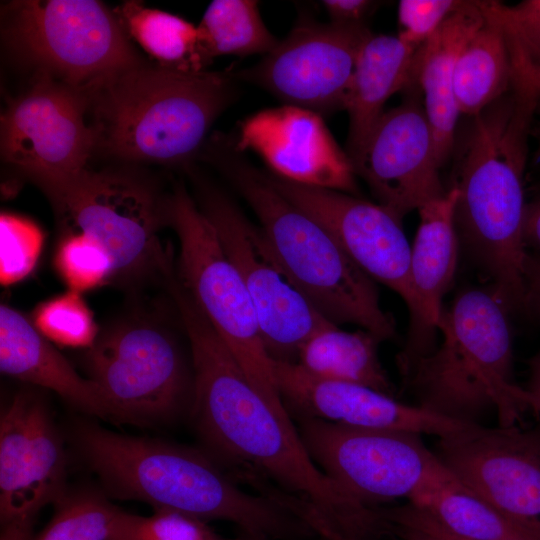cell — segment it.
Returning a JSON list of instances; mask_svg holds the SVG:
<instances>
[{"label": "cell", "instance_id": "1", "mask_svg": "<svg viewBox=\"0 0 540 540\" xmlns=\"http://www.w3.org/2000/svg\"><path fill=\"white\" fill-rule=\"evenodd\" d=\"M171 294L188 336L194 376L191 415L215 457L241 479L307 521L349 540L380 533L379 509L353 498L306 450L291 417L251 384L216 331L179 285Z\"/></svg>", "mask_w": 540, "mask_h": 540}, {"label": "cell", "instance_id": "2", "mask_svg": "<svg viewBox=\"0 0 540 540\" xmlns=\"http://www.w3.org/2000/svg\"><path fill=\"white\" fill-rule=\"evenodd\" d=\"M539 103L540 87L513 78L506 94L471 116L452 186L460 246L511 311L524 307V174Z\"/></svg>", "mask_w": 540, "mask_h": 540}, {"label": "cell", "instance_id": "3", "mask_svg": "<svg viewBox=\"0 0 540 540\" xmlns=\"http://www.w3.org/2000/svg\"><path fill=\"white\" fill-rule=\"evenodd\" d=\"M77 441L86 462L119 498L204 521H229L243 534L269 540L300 538L312 531L275 500L243 490L212 458L196 450L97 425L79 428Z\"/></svg>", "mask_w": 540, "mask_h": 540}, {"label": "cell", "instance_id": "4", "mask_svg": "<svg viewBox=\"0 0 540 540\" xmlns=\"http://www.w3.org/2000/svg\"><path fill=\"white\" fill-rule=\"evenodd\" d=\"M231 182L259 221L277 261L305 298L330 322L357 325L380 342L396 334L375 281L313 216L282 195L248 160L234 135L216 133L200 154Z\"/></svg>", "mask_w": 540, "mask_h": 540}, {"label": "cell", "instance_id": "5", "mask_svg": "<svg viewBox=\"0 0 540 540\" xmlns=\"http://www.w3.org/2000/svg\"><path fill=\"white\" fill-rule=\"evenodd\" d=\"M236 80L142 61L88 93L96 149L128 163L187 165L236 99Z\"/></svg>", "mask_w": 540, "mask_h": 540}, {"label": "cell", "instance_id": "6", "mask_svg": "<svg viewBox=\"0 0 540 540\" xmlns=\"http://www.w3.org/2000/svg\"><path fill=\"white\" fill-rule=\"evenodd\" d=\"M510 312L490 285L466 289L443 307L441 343L403 381L416 405L468 423L494 409L499 426L519 425L531 406L527 391L513 381Z\"/></svg>", "mask_w": 540, "mask_h": 540}, {"label": "cell", "instance_id": "7", "mask_svg": "<svg viewBox=\"0 0 540 540\" xmlns=\"http://www.w3.org/2000/svg\"><path fill=\"white\" fill-rule=\"evenodd\" d=\"M1 37L19 65L87 94L143 60L116 13L95 0H16L2 5Z\"/></svg>", "mask_w": 540, "mask_h": 540}, {"label": "cell", "instance_id": "8", "mask_svg": "<svg viewBox=\"0 0 540 540\" xmlns=\"http://www.w3.org/2000/svg\"><path fill=\"white\" fill-rule=\"evenodd\" d=\"M168 225L178 238L176 277L228 347L245 375L280 415L290 417L278 392L273 360L264 346L257 315L218 234L178 183L167 201Z\"/></svg>", "mask_w": 540, "mask_h": 540}, {"label": "cell", "instance_id": "9", "mask_svg": "<svg viewBox=\"0 0 540 540\" xmlns=\"http://www.w3.org/2000/svg\"><path fill=\"white\" fill-rule=\"evenodd\" d=\"M61 219L99 242L113 264V279L161 277L173 266L159 240L168 225L167 201L132 169H86L47 195Z\"/></svg>", "mask_w": 540, "mask_h": 540}, {"label": "cell", "instance_id": "10", "mask_svg": "<svg viewBox=\"0 0 540 540\" xmlns=\"http://www.w3.org/2000/svg\"><path fill=\"white\" fill-rule=\"evenodd\" d=\"M32 76L1 115V159L49 195L88 169L96 135L85 91Z\"/></svg>", "mask_w": 540, "mask_h": 540}, {"label": "cell", "instance_id": "11", "mask_svg": "<svg viewBox=\"0 0 540 540\" xmlns=\"http://www.w3.org/2000/svg\"><path fill=\"white\" fill-rule=\"evenodd\" d=\"M91 380L112 416L130 421L164 420L192 403L193 369L172 335L158 325L127 321L98 335L88 348Z\"/></svg>", "mask_w": 540, "mask_h": 540}, {"label": "cell", "instance_id": "12", "mask_svg": "<svg viewBox=\"0 0 540 540\" xmlns=\"http://www.w3.org/2000/svg\"><path fill=\"white\" fill-rule=\"evenodd\" d=\"M199 207L241 276L270 358L295 363L307 339L332 322L299 291L259 226L231 198L217 188L202 185Z\"/></svg>", "mask_w": 540, "mask_h": 540}, {"label": "cell", "instance_id": "13", "mask_svg": "<svg viewBox=\"0 0 540 540\" xmlns=\"http://www.w3.org/2000/svg\"><path fill=\"white\" fill-rule=\"evenodd\" d=\"M311 458L341 489L373 505L412 497L442 466L417 433L297 418Z\"/></svg>", "mask_w": 540, "mask_h": 540}, {"label": "cell", "instance_id": "14", "mask_svg": "<svg viewBox=\"0 0 540 540\" xmlns=\"http://www.w3.org/2000/svg\"><path fill=\"white\" fill-rule=\"evenodd\" d=\"M435 454L469 490L540 540V432L477 422L438 438Z\"/></svg>", "mask_w": 540, "mask_h": 540}, {"label": "cell", "instance_id": "15", "mask_svg": "<svg viewBox=\"0 0 540 540\" xmlns=\"http://www.w3.org/2000/svg\"><path fill=\"white\" fill-rule=\"evenodd\" d=\"M370 33L367 27L303 19L261 61L234 75L266 90L282 105L325 117L345 109L357 55Z\"/></svg>", "mask_w": 540, "mask_h": 540}, {"label": "cell", "instance_id": "16", "mask_svg": "<svg viewBox=\"0 0 540 540\" xmlns=\"http://www.w3.org/2000/svg\"><path fill=\"white\" fill-rule=\"evenodd\" d=\"M402 92V102L384 111L352 160L377 203L401 221L447 192L421 91L413 81Z\"/></svg>", "mask_w": 540, "mask_h": 540}, {"label": "cell", "instance_id": "17", "mask_svg": "<svg viewBox=\"0 0 540 540\" xmlns=\"http://www.w3.org/2000/svg\"><path fill=\"white\" fill-rule=\"evenodd\" d=\"M267 176L282 195L318 220L366 275L400 296L409 318L414 315L411 245L400 219L356 195L296 184L271 173Z\"/></svg>", "mask_w": 540, "mask_h": 540}, {"label": "cell", "instance_id": "18", "mask_svg": "<svg viewBox=\"0 0 540 540\" xmlns=\"http://www.w3.org/2000/svg\"><path fill=\"white\" fill-rule=\"evenodd\" d=\"M66 457L43 401L19 393L0 419V516L5 523L35 517L64 495Z\"/></svg>", "mask_w": 540, "mask_h": 540}, {"label": "cell", "instance_id": "19", "mask_svg": "<svg viewBox=\"0 0 540 540\" xmlns=\"http://www.w3.org/2000/svg\"><path fill=\"white\" fill-rule=\"evenodd\" d=\"M234 137L242 151L256 153L277 177L357 193L353 164L320 114L289 105L263 109L247 117Z\"/></svg>", "mask_w": 540, "mask_h": 540}, {"label": "cell", "instance_id": "20", "mask_svg": "<svg viewBox=\"0 0 540 540\" xmlns=\"http://www.w3.org/2000/svg\"><path fill=\"white\" fill-rule=\"evenodd\" d=\"M278 392L289 414L380 430L448 435L468 422L452 420L406 404L373 388L313 377L298 364L273 360Z\"/></svg>", "mask_w": 540, "mask_h": 540}, {"label": "cell", "instance_id": "21", "mask_svg": "<svg viewBox=\"0 0 540 540\" xmlns=\"http://www.w3.org/2000/svg\"><path fill=\"white\" fill-rule=\"evenodd\" d=\"M458 190L447 189L417 211L419 225L411 245L410 281L415 299V312L409 318L407 341L397 357L403 380L419 359L435 347L443 297L455 276L459 238L455 224Z\"/></svg>", "mask_w": 540, "mask_h": 540}, {"label": "cell", "instance_id": "22", "mask_svg": "<svg viewBox=\"0 0 540 540\" xmlns=\"http://www.w3.org/2000/svg\"><path fill=\"white\" fill-rule=\"evenodd\" d=\"M484 21L480 1H464L415 54L413 80L422 94L441 166L453 152L460 115L453 89L457 58Z\"/></svg>", "mask_w": 540, "mask_h": 540}, {"label": "cell", "instance_id": "23", "mask_svg": "<svg viewBox=\"0 0 540 540\" xmlns=\"http://www.w3.org/2000/svg\"><path fill=\"white\" fill-rule=\"evenodd\" d=\"M0 370L50 389L87 413L112 416L98 385L81 377L31 320L6 304L0 306Z\"/></svg>", "mask_w": 540, "mask_h": 540}, {"label": "cell", "instance_id": "24", "mask_svg": "<svg viewBox=\"0 0 540 540\" xmlns=\"http://www.w3.org/2000/svg\"><path fill=\"white\" fill-rule=\"evenodd\" d=\"M417 49L387 34L370 33L361 45L344 109L349 117L345 151L351 162L384 113L387 100L413 82Z\"/></svg>", "mask_w": 540, "mask_h": 540}, {"label": "cell", "instance_id": "25", "mask_svg": "<svg viewBox=\"0 0 540 540\" xmlns=\"http://www.w3.org/2000/svg\"><path fill=\"white\" fill-rule=\"evenodd\" d=\"M379 343L363 329L351 332L330 323L307 339L295 363L313 377L359 384L393 396L392 383L378 357Z\"/></svg>", "mask_w": 540, "mask_h": 540}, {"label": "cell", "instance_id": "26", "mask_svg": "<svg viewBox=\"0 0 540 540\" xmlns=\"http://www.w3.org/2000/svg\"><path fill=\"white\" fill-rule=\"evenodd\" d=\"M408 503L464 540H535L464 486L443 463Z\"/></svg>", "mask_w": 540, "mask_h": 540}, {"label": "cell", "instance_id": "27", "mask_svg": "<svg viewBox=\"0 0 540 540\" xmlns=\"http://www.w3.org/2000/svg\"><path fill=\"white\" fill-rule=\"evenodd\" d=\"M484 16V23L461 50L455 65L456 105L460 114L469 117L506 94L513 79L504 35L493 20Z\"/></svg>", "mask_w": 540, "mask_h": 540}, {"label": "cell", "instance_id": "28", "mask_svg": "<svg viewBox=\"0 0 540 540\" xmlns=\"http://www.w3.org/2000/svg\"><path fill=\"white\" fill-rule=\"evenodd\" d=\"M114 12L129 38H133L158 65L199 72L210 62L198 27L187 20L148 8L138 1H125Z\"/></svg>", "mask_w": 540, "mask_h": 540}, {"label": "cell", "instance_id": "29", "mask_svg": "<svg viewBox=\"0 0 540 540\" xmlns=\"http://www.w3.org/2000/svg\"><path fill=\"white\" fill-rule=\"evenodd\" d=\"M197 27L209 61L220 55H266L279 42L254 0H214Z\"/></svg>", "mask_w": 540, "mask_h": 540}, {"label": "cell", "instance_id": "30", "mask_svg": "<svg viewBox=\"0 0 540 540\" xmlns=\"http://www.w3.org/2000/svg\"><path fill=\"white\" fill-rule=\"evenodd\" d=\"M480 6L504 35L513 76L540 87V0H525L515 5L480 1Z\"/></svg>", "mask_w": 540, "mask_h": 540}, {"label": "cell", "instance_id": "31", "mask_svg": "<svg viewBox=\"0 0 540 540\" xmlns=\"http://www.w3.org/2000/svg\"><path fill=\"white\" fill-rule=\"evenodd\" d=\"M35 540H112L122 510L94 493L63 495Z\"/></svg>", "mask_w": 540, "mask_h": 540}, {"label": "cell", "instance_id": "32", "mask_svg": "<svg viewBox=\"0 0 540 540\" xmlns=\"http://www.w3.org/2000/svg\"><path fill=\"white\" fill-rule=\"evenodd\" d=\"M32 323L49 341L90 348L98 337L94 316L80 292L68 290L37 306Z\"/></svg>", "mask_w": 540, "mask_h": 540}, {"label": "cell", "instance_id": "33", "mask_svg": "<svg viewBox=\"0 0 540 540\" xmlns=\"http://www.w3.org/2000/svg\"><path fill=\"white\" fill-rule=\"evenodd\" d=\"M55 266L69 290L80 293L113 279V264L106 249L79 232H67L61 240Z\"/></svg>", "mask_w": 540, "mask_h": 540}, {"label": "cell", "instance_id": "34", "mask_svg": "<svg viewBox=\"0 0 540 540\" xmlns=\"http://www.w3.org/2000/svg\"><path fill=\"white\" fill-rule=\"evenodd\" d=\"M112 540H220L206 521L169 509H158L150 516L122 511Z\"/></svg>", "mask_w": 540, "mask_h": 540}, {"label": "cell", "instance_id": "35", "mask_svg": "<svg viewBox=\"0 0 540 540\" xmlns=\"http://www.w3.org/2000/svg\"><path fill=\"white\" fill-rule=\"evenodd\" d=\"M43 234L32 221L10 213L0 217V276L2 285L24 279L34 269Z\"/></svg>", "mask_w": 540, "mask_h": 540}, {"label": "cell", "instance_id": "36", "mask_svg": "<svg viewBox=\"0 0 540 540\" xmlns=\"http://www.w3.org/2000/svg\"><path fill=\"white\" fill-rule=\"evenodd\" d=\"M461 0H401L398 4L399 32L405 43L419 48L463 4Z\"/></svg>", "mask_w": 540, "mask_h": 540}, {"label": "cell", "instance_id": "37", "mask_svg": "<svg viewBox=\"0 0 540 540\" xmlns=\"http://www.w3.org/2000/svg\"><path fill=\"white\" fill-rule=\"evenodd\" d=\"M388 531L401 540H464L451 533L424 510L407 503L382 509Z\"/></svg>", "mask_w": 540, "mask_h": 540}, {"label": "cell", "instance_id": "38", "mask_svg": "<svg viewBox=\"0 0 540 540\" xmlns=\"http://www.w3.org/2000/svg\"><path fill=\"white\" fill-rule=\"evenodd\" d=\"M330 23L343 27H366L365 21L375 11L379 2L370 0L321 1Z\"/></svg>", "mask_w": 540, "mask_h": 540}, {"label": "cell", "instance_id": "39", "mask_svg": "<svg viewBox=\"0 0 540 540\" xmlns=\"http://www.w3.org/2000/svg\"><path fill=\"white\" fill-rule=\"evenodd\" d=\"M521 239L525 254L540 256V188L525 201Z\"/></svg>", "mask_w": 540, "mask_h": 540}, {"label": "cell", "instance_id": "40", "mask_svg": "<svg viewBox=\"0 0 540 540\" xmlns=\"http://www.w3.org/2000/svg\"><path fill=\"white\" fill-rule=\"evenodd\" d=\"M524 309L540 318V256L528 255L524 264Z\"/></svg>", "mask_w": 540, "mask_h": 540}, {"label": "cell", "instance_id": "41", "mask_svg": "<svg viewBox=\"0 0 540 540\" xmlns=\"http://www.w3.org/2000/svg\"><path fill=\"white\" fill-rule=\"evenodd\" d=\"M34 519L35 517H26L2 523L0 540H35Z\"/></svg>", "mask_w": 540, "mask_h": 540}, {"label": "cell", "instance_id": "42", "mask_svg": "<svg viewBox=\"0 0 540 540\" xmlns=\"http://www.w3.org/2000/svg\"><path fill=\"white\" fill-rule=\"evenodd\" d=\"M531 410L540 414V353L530 364V379L527 389Z\"/></svg>", "mask_w": 540, "mask_h": 540}, {"label": "cell", "instance_id": "43", "mask_svg": "<svg viewBox=\"0 0 540 540\" xmlns=\"http://www.w3.org/2000/svg\"><path fill=\"white\" fill-rule=\"evenodd\" d=\"M241 540H269V539L243 534Z\"/></svg>", "mask_w": 540, "mask_h": 540}, {"label": "cell", "instance_id": "44", "mask_svg": "<svg viewBox=\"0 0 540 540\" xmlns=\"http://www.w3.org/2000/svg\"><path fill=\"white\" fill-rule=\"evenodd\" d=\"M535 157L537 159H540V136H539V142H538L537 150H536V153H535Z\"/></svg>", "mask_w": 540, "mask_h": 540}, {"label": "cell", "instance_id": "45", "mask_svg": "<svg viewBox=\"0 0 540 540\" xmlns=\"http://www.w3.org/2000/svg\"><path fill=\"white\" fill-rule=\"evenodd\" d=\"M381 514H382V513H381ZM384 524H385V522H384ZM385 531H386V528H385ZM330 535H332V534H330ZM322 536H328V535H322ZM333 536H337V535H333Z\"/></svg>", "mask_w": 540, "mask_h": 540}]
</instances>
